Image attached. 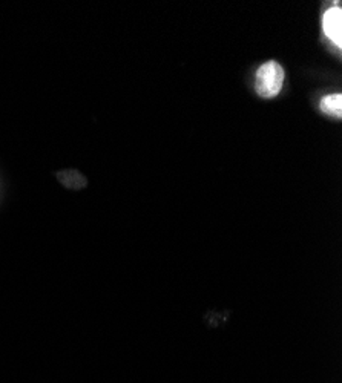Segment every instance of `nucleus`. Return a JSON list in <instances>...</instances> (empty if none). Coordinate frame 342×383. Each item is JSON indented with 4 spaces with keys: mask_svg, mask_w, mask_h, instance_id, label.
<instances>
[{
    "mask_svg": "<svg viewBox=\"0 0 342 383\" xmlns=\"http://www.w3.org/2000/svg\"><path fill=\"white\" fill-rule=\"evenodd\" d=\"M324 33L330 40L335 43L338 48L342 46V10L339 6L330 8V10L324 14L322 20Z\"/></svg>",
    "mask_w": 342,
    "mask_h": 383,
    "instance_id": "obj_2",
    "label": "nucleus"
},
{
    "mask_svg": "<svg viewBox=\"0 0 342 383\" xmlns=\"http://www.w3.org/2000/svg\"><path fill=\"white\" fill-rule=\"evenodd\" d=\"M284 69L276 61H267L256 71L255 91L262 98H274L283 89Z\"/></svg>",
    "mask_w": 342,
    "mask_h": 383,
    "instance_id": "obj_1",
    "label": "nucleus"
},
{
    "mask_svg": "<svg viewBox=\"0 0 342 383\" xmlns=\"http://www.w3.org/2000/svg\"><path fill=\"white\" fill-rule=\"evenodd\" d=\"M321 111L332 117L341 118L342 117V95L341 94H332L324 97L321 100Z\"/></svg>",
    "mask_w": 342,
    "mask_h": 383,
    "instance_id": "obj_3",
    "label": "nucleus"
}]
</instances>
